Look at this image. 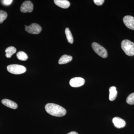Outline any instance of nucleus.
<instances>
[{"label":"nucleus","mask_w":134,"mask_h":134,"mask_svg":"<svg viewBox=\"0 0 134 134\" xmlns=\"http://www.w3.org/2000/svg\"><path fill=\"white\" fill-rule=\"evenodd\" d=\"M1 1L3 5L8 6V5H10L12 3L13 1L12 0H3Z\"/></svg>","instance_id":"nucleus-19"},{"label":"nucleus","mask_w":134,"mask_h":134,"mask_svg":"<svg viewBox=\"0 0 134 134\" xmlns=\"http://www.w3.org/2000/svg\"><path fill=\"white\" fill-rule=\"evenodd\" d=\"M65 33L69 43L70 44H72L74 42V38H73L72 33L69 28H67L65 29Z\"/></svg>","instance_id":"nucleus-15"},{"label":"nucleus","mask_w":134,"mask_h":134,"mask_svg":"<svg viewBox=\"0 0 134 134\" xmlns=\"http://www.w3.org/2000/svg\"><path fill=\"white\" fill-rule=\"evenodd\" d=\"M8 16L7 13L3 10H0V24L2 23Z\"/></svg>","instance_id":"nucleus-17"},{"label":"nucleus","mask_w":134,"mask_h":134,"mask_svg":"<svg viewBox=\"0 0 134 134\" xmlns=\"http://www.w3.org/2000/svg\"><path fill=\"white\" fill-rule=\"evenodd\" d=\"M109 99L111 101L114 100L116 98L117 96V91L116 87L115 86H111L109 89Z\"/></svg>","instance_id":"nucleus-13"},{"label":"nucleus","mask_w":134,"mask_h":134,"mask_svg":"<svg viewBox=\"0 0 134 134\" xmlns=\"http://www.w3.org/2000/svg\"><path fill=\"white\" fill-rule=\"evenodd\" d=\"M2 103L4 105L7 107L9 108L14 109H16L18 108V105L16 103L9 99H3L2 100Z\"/></svg>","instance_id":"nucleus-11"},{"label":"nucleus","mask_w":134,"mask_h":134,"mask_svg":"<svg viewBox=\"0 0 134 134\" xmlns=\"http://www.w3.org/2000/svg\"><path fill=\"white\" fill-rule=\"evenodd\" d=\"M8 71L11 74L15 75H19L26 72V68L24 66L19 65H10L7 67Z\"/></svg>","instance_id":"nucleus-3"},{"label":"nucleus","mask_w":134,"mask_h":134,"mask_svg":"<svg viewBox=\"0 0 134 134\" xmlns=\"http://www.w3.org/2000/svg\"><path fill=\"white\" fill-rule=\"evenodd\" d=\"M123 22L128 29L134 30V17L132 16L127 15L124 17Z\"/></svg>","instance_id":"nucleus-8"},{"label":"nucleus","mask_w":134,"mask_h":134,"mask_svg":"<svg viewBox=\"0 0 134 134\" xmlns=\"http://www.w3.org/2000/svg\"><path fill=\"white\" fill-rule=\"evenodd\" d=\"M33 4L31 1H25L22 4L20 10L23 13L31 12L33 10Z\"/></svg>","instance_id":"nucleus-6"},{"label":"nucleus","mask_w":134,"mask_h":134,"mask_svg":"<svg viewBox=\"0 0 134 134\" xmlns=\"http://www.w3.org/2000/svg\"><path fill=\"white\" fill-rule=\"evenodd\" d=\"M45 110L49 114L55 117H62L66 113V111L65 108L53 103L47 104L45 106Z\"/></svg>","instance_id":"nucleus-1"},{"label":"nucleus","mask_w":134,"mask_h":134,"mask_svg":"<svg viewBox=\"0 0 134 134\" xmlns=\"http://www.w3.org/2000/svg\"><path fill=\"white\" fill-rule=\"evenodd\" d=\"M72 57L70 55H63L59 60V63L60 65L66 64L72 60Z\"/></svg>","instance_id":"nucleus-12"},{"label":"nucleus","mask_w":134,"mask_h":134,"mask_svg":"<svg viewBox=\"0 0 134 134\" xmlns=\"http://www.w3.org/2000/svg\"><path fill=\"white\" fill-rule=\"evenodd\" d=\"M127 103L130 105L134 104V92L128 96L126 99Z\"/></svg>","instance_id":"nucleus-18"},{"label":"nucleus","mask_w":134,"mask_h":134,"mask_svg":"<svg viewBox=\"0 0 134 134\" xmlns=\"http://www.w3.org/2000/svg\"><path fill=\"white\" fill-rule=\"evenodd\" d=\"M94 3L98 6H100L102 5L104 2V0H94Z\"/></svg>","instance_id":"nucleus-20"},{"label":"nucleus","mask_w":134,"mask_h":134,"mask_svg":"<svg viewBox=\"0 0 134 134\" xmlns=\"http://www.w3.org/2000/svg\"><path fill=\"white\" fill-rule=\"evenodd\" d=\"M112 121L114 126L117 128H121L124 127L126 126V123L125 121L120 117H114Z\"/></svg>","instance_id":"nucleus-9"},{"label":"nucleus","mask_w":134,"mask_h":134,"mask_svg":"<svg viewBox=\"0 0 134 134\" xmlns=\"http://www.w3.org/2000/svg\"><path fill=\"white\" fill-rule=\"evenodd\" d=\"M121 47L125 54L129 56L134 55V43L128 40H125L121 42Z\"/></svg>","instance_id":"nucleus-2"},{"label":"nucleus","mask_w":134,"mask_h":134,"mask_svg":"<svg viewBox=\"0 0 134 134\" xmlns=\"http://www.w3.org/2000/svg\"><path fill=\"white\" fill-rule=\"evenodd\" d=\"M16 49L15 47L10 46L8 47L5 50L6 56L8 58H11L13 54L16 52Z\"/></svg>","instance_id":"nucleus-14"},{"label":"nucleus","mask_w":134,"mask_h":134,"mask_svg":"<svg viewBox=\"0 0 134 134\" xmlns=\"http://www.w3.org/2000/svg\"><path fill=\"white\" fill-rule=\"evenodd\" d=\"M92 47L95 52L100 57L104 58H106L107 57L108 53L107 51L105 48L98 43L95 42L92 43Z\"/></svg>","instance_id":"nucleus-4"},{"label":"nucleus","mask_w":134,"mask_h":134,"mask_svg":"<svg viewBox=\"0 0 134 134\" xmlns=\"http://www.w3.org/2000/svg\"><path fill=\"white\" fill-rule=\"evenodd\" d=\"M17 58L18 59L21 61H26L28 59V56L26 53L23 51L18 52L16 54Z\"/></svg>","instance_id":"nucleus-16"},{"label":"nucleus","mask_w":134,"mask_h":134,"mask_svg":"<svg viewBox=\"0 0 134 134\" xmlns=\"http://www.w3.org/2000/svg\"><path fill=\"white\" fill-rule=\"evenodd\" d=\"M25 30L27 32L33 34H37L40 33L42 28L39 25L32 23L29 26H25Z\"/></svg>","instance_id":"nucleus-5"},{"label":"nucleus","mask_w":134,"mask_h":134,"mask_svg":"<svg viewBox=\"0 0 134 134\" xmlns=\"http://www.w3.org/2000/svg\"><path fill=\"white\" fill-rule=\"evenodd\" d=\"M85 82L84 79L82 77H75L70 79L69 84L72 87L77 88L83 85Z\"/></svg>","instance_id":"nucleus-7"},{"label":"nucleus","mask_w":134,"mask_h":134,"mask_svg":"<svg viewBox=\"0 0 134 134\" xmlns=\"http://www.w3.org/2000/svg\"><path fill=\"white\" fill-rule=\"evenodd\" d=\"M54 1L55 5L62 8H68L70 5L69 2L67 0H54Z\"/></svg>","instance_id":"nucleus-10"},{"label":"nucleus","mask_w":134,"mask_h":134,"mask_svg":"<svg viewBox=\"0 0 134 134\" xmlns=\"http://www.w3.org/2000/svg\"><path fill=\"white\" fill-rule=\"evenodd\" d=\"M67 134H79L78 133L75 132H69Z\"/></svg>","instance_id":"nucleus-21"}]
</instances>
